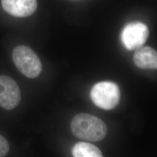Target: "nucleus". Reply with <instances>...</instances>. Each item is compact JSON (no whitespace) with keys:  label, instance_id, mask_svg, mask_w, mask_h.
Returning <instances> with one entry per match:
<instances>
[{"label":"nucleus","instance_id":"obj_1","mask_svg":"<svg viewBox=\"0 0 157 157\" xmlns=\"http://www.w3.org/2000/svg\"><path fill=\"white\" fill-rule=\"evenodd\" d=\"M71 129L77 138L91 142L103 140L107 134V126L101 119L86 113L78 114L72 119Z\"/></svg>","mask_w":157,"mask_h":157},{"label":"nucleus","instance_id":"obj_2","mask_svg":"<svg viewBox=\"0 0 157 157\" xmlns=\"http://www.w3.org/2000/svg\"><path fill=\"white\" fill-rule=\"evenodd\" d=\"M12 59L17 70L30 78L38 77L42 71V64L37 55L25 45L15 47L12 52Z\"/></svg>","mask_w":157,"mask_h":157},{"label":"nucleus","instance_id":"obj_3","mask_svg":"<svg viewBox=\"0 0 157 157\" xmlns=\"http://www.w3.org/2000/svg\"><path fill=\"white\" fill-rule=\"evenodd\" d=\"M90 96L97 107L104 110H111L118 105L121 98V91L116 83L104 81L93 86Z\"/></svg>","mask_w":157,"mask_h":157},{"label":"nucleus","instance_id":"obj_4","mask_svg":"<svg viewBox=\"0 0 157 157\" xmlns=\"http://www.w3.org/2000/svg\"><path fill=\"white\" fill-rule=\"evenodd\" d=\"M147 26L140 22H133L124 27L121 33V41L128 50H136L146 43L149 37Z\"/></svg>","mask_w":157,"mask_h":157},{"label":"nucleus","instance_id":"obj_5","mask_svg":"<svg viewBox=\"0 0 157 157\" xmlns=\"http://www.w3.org/2000/svg\"><path fill=\"white\" fill-rule=\"evenodd\" d=\"M21 93L17 82L11 78L0 76V107L6 110L15 108L20 103Z\"/></svg>","mask_w":157,"mask_h":157},{"label":"nucleus","instance_id":"obj_6","mask_svg":"<svg viewBox=\"0 0 157 157\" xmlns=\"http://www.w3.org/2000/svg\"><path fill=\"white\" fill-rule=\"evenodd\" d=\"M1 4L6 12L16 17L30 16L37 7V0H1Z\"/></svg>","mask_w":157,"mask_h":157},{"label":"nucleus","instance_id":"obj_7","mask_svg":"<svg viewBox=\"0 0 157 157\" xmlns=\"http://www.w3.org/2000/svg\"><path fill=\"white\" fill-rule=\"evenodd\" d=\"M133 61L135 65L141 69H157V51L148 46H141L136 50Z\"/></svg>","mask_w":157,"mask_h":157},{"label":"nucleus","instance_id":"obj_8","mask_svg":"<svg viewBox=\"0 0 157 157\" xmlns=\"http://www.w3.org/2000/svg\"><path fill=\"white\" fill-rule=\"evenodd\" d=\"M72 154L75 157H101L102 154L96 146L87 142H78L72 149Z\"/></svg>","mask_w":157,"mask_h":157},{"label":"nucleus","instance_id":"obj_9","mask_svg":"<svg viewBox=\"0 0 157 157\" xmlns=\"http://www.w3.org/2000/svg\"><path fill=\"white\" fill-rule=\"evenodd\" d=\"M10 151V145L4 137L0 135V157L6 156Z\"/></svg>","mask_w":157,"mask_h":157}]
</instances>
